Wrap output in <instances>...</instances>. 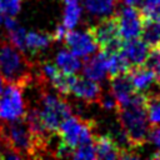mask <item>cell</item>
<instances>
[{
	"label": "cell",
	"mask_w": 160,
	"mask_h": 160,
	"mask_svg": "<svg viewBox=\"0 0 160 160\" xmlns=\"http://www.w3.org/2000/svg\"><path fill=\"white\" fill-rule=\"evenodd\" d=\"M148 95L136 92L134 100L122 108L116 109L119 126L125 134L130 146L136 149L145 144L150 131V122L146 112Z\"/></svg>",
	"instance_id": "1"
},
{
	"label": "cell",
	"mask_w": 160,
	"mask_h": 160,
	"mask_svg": "<svg viewBox=\"0 0 160 160\" xmlns=\"http://www.w3.org/2000/svg\"><path fill=\"white\" fill-rule=\"evenodd\" d=\"M0 141L5 145L6 150H11L21 158L40 156V152L46 151L49 148V140L36 138L24 118L0 122Z\"/></svg>",
	"instance_id": "2"
},
{
	"label": "cell",
	"mask_w": 160,
	"mask_h": 160,
	"mask_svg": "<svg viewBox=\"0 0 160 160\" xmlns=\"http://www.w3.org/2000/svg\"><path fill=\"white\" fill-rule=\"evenodd\" d=\"M0 76L8 84H16L22 88L29 86L34 80L32 65L25 52L4 39H0Z\"/></svg>",
	"instance_id": "3"
},
{
	"label": "cell",
	"mask_w": 160,
	"mask_h": 160,
	"mask_svg": "<svg viewBox=\"0 0 160 160\" xmlns=\"http://www.w3.org/2000/svg\"><path fill=\"white\" fill-rule=\"evenodd\" d=\"M40 120L48 132H56L64 119L72 114L69 102L56 94L41 91L39 108L36 109Z\"/></svg>",
	"instance_id": "4"
},
{
	"label": "cell",
	"mask_w": 160,
	"mask_h": 160,
	"mask_svg": "<svg viewBox=\"0 0 160 160\" xmlns=\"http://www.w3.org/2000/svg\"><path fill=\"white\" fill-rule=\"evenodd\" d=\"M94 122L90 120H84L78 116H68L62 120L58 129L60 141L68 146L69 149L74 150L78 145L94 142L95 135L92 134Z\"/></svg>",
	"instance_id": "5"
},
{
	"label": "cell",
	"mask_w": 160,
	"mask_h": 160,
	"mask_svg": "<svg viewBox=\"0 0 160 160\" xmlns=\"http://www.w3.org/2000/svg\"><path fill=\"white\" fill-rule=\"evenodd\" d=\"M22 86L8 84L0 91V121H14L22 119L26 109Z\"/></svg>",
	"instance_id": "6"
},
{
	"label": "cell",
	"mask_w": 160,
	"mask_h": 160,
	"mask_svg": "<svg viewBox=\"0 0 160 160\" xmlns=\"http://www.w3.org/2000/svg\"><path fill=\"white\" fill-rule=\"evenodd\" d=\"M99 49L105 52H114L120 51L122 39L119 32L118 21L115 14L104 19H100L98 24L92 28H89Z\"/></svg>",
	"instance_id": "7"
},
{
	"label": "cell",
	"mask_w": 160,
	"mask_h": 160,
	"mask_svg": "<svg viewBox=\"0 0 160 160\" xmlns=\"http://www.w3.org/2000/svg\"><path fill=\"white\" fill-rule=\"evenodd\" d=\"M119 32L122 40H130L135 38H140L142 25H144V16L140 10L135 6L125 5L118 14H115Z\"/></svg>",
	"instance_id": "8"
},
{
	"label": "cell",
	"mask_w": 160,
	"mask_h": 160,
	"mask_svg": "<svg viewBox=\"0 0 160 160\" xmlns=\"http://www.w3.org/2000/svg\"><path fill=\"white\" fill-rule=\"evenodd\" d=\"M64 41L70 51L79 58H88L95 54L99 49L90 29L82 31H76L74 29L68 30L64 36Z\"/></svg>",
	"instance_id": "9"
},
{
	"label": "cell",
	"mask_w": 160,
	"mask_h": 160,
	"mask_svg": "<svg viewBox=\"0 0 160 160\" xmlns=\"http://www.w3.org/2000/svg\"><path fill=\"white\" fill-rule=\"evenodd\" d=\"M110 88H111V94L116 101L118 109L129 105L136 95V91L131 84V80L128 72L112 76Z\"/></svg>",
	"instance_id": "10"
},
{
	"label": "cell",
	"mask_w": 160,
	"mask_h": 160,
	"mask_svg": "<svg viewBox=\"0 0 160 160\" xmlns=\"http://www.w3.org/2000/svg\"><path fill=\"white\" fill-rule=\"evenodd\" d=\"M82 74L85 78L101 82L108 76V69H106V60H105V52H95L90 56H88L86 61L81 65Z\"/></svg>",
	"instance_id": "11"
},
{
	"label": "cell",
	"mask_w": 160,
	"mask_h": 160,
	"mask_svg": "<svg viewBox=\"0 0 160 160\" xmlns=\"http://www.w3.org/2000/svg\"><path fill=\"white\" fill-rule=\"evenodd\" d=\"M120 51L128 60L130 66H139L144 64V60L149 51V46L140 38H135L122 41Z\"/></svg>",
	"instance_id": "12"
},
{
	"label": "cell",
	"mask_w": 160,
	"mask_h": 160,
	"mask_svg": "<svg viewBox=\"0 0 160 160\" xmlns=\"http://www.w3.org/2000/svg\"><path fill=\"white\" fill-rule=\"evenodd\" d=\"M76 98L86 101V102H98L100 95H101V88L96 81H92L88 78H76L71 91Z\"/></svg>",
	"instance_id": "13"
},
{
	"label": "cell",
	"mask_w": 160,
	"mask_h": 160,
	"mask_svg": "<svg viewBox=\"0 0 160 160\" xmlns=\"http://www.w3.org/2000/svg\"><path fill=\"white\" fill-rule=\"evenodd\" d=\"M128 75L136 92L145 94L154 86L155 82H158L155 75L149 69H146L144 65L132 66V69H129Z\"/></svg>",
	"instance_id": "14"
},
{
	"label": "cell",
	"mask_w": 160,
	"mask_h": 160,
	"mask_svg": "<svg viewBox=\"0 0 160 160\" xmlns=\"http://www.w3.org/2000/svg\"><path fill=\"white\" fill-rule=\"evenodd\" d=\"M96 159H121L122 149L110 135H99L94 138Z\"/></svg>",
	"instance_id": "15"
},
{
	"label": "cell",
	"mask_w": 160,
	"mask_h": 160,
	"mask_svg": "<svg viewBox=\"0 0 160 160\" xmlns=\"http://www.w3.org/2000/svg\"><path fill=\"white\" fill-rule=\"evenodd\" d=\"M81 61L80 58L76 56L74 52H71L70 50L62 49L60 50L56 56H55V66L66 74H76L80 69H81Z\"/></svg>",
	"instance_id": "16"
},
{
	"label": "cell",
	"mask_w": 160,
	"mask_h": 160,
	"mask_svg": "<svg viewBox=\"0 0 160 160\" xmlns=\"http://www.w3.org/2000/svg\"><path fill=\"white\" fill-rule=\"evenodd\" d=\"M84 5L91 16L104 19L115 14L116 0H85Z\"/></svg>",
	"instance_id": "17"
},
{
	"label": "cell",
	"mask_w": 160,
	"mask_h": 160,
	"mask_svg": "<svg viewBox=\"0 0 160 160\" xmlns=\"http://www.w3.org/2000/svg\"><path fill=\"white\" fill-rule=\"evenodd\" d=\"M52 40V36L46 32H39V31H26L25 38V52H39L46 48L50 46Z\"/></svg>",
	"instance_id": "18"
},
{
	"label": "cell",
	"mask_w": 160,
	"mask_h": 160,
	"mask_svg": "<svg viewBox=\"0 0 160 160\" xmlns=\"http://www.w3.org/2000/svg\"><path fill=\"white\" fill-rule=\"evenodd\" d=\"M105 52V51H104ZM105 60H106V69L108 75L110 78L120 74H125L131 68L128 60L124 58L121 51H114V52H105Z\"/></svg>",
	"instance_id": "19"
},
{
	"label": "cell",
	"mask_w": 160,
	"mask_h": 160,
	"mask_svg": "<svg viewBox=\"0 0 160 160\" xmlns=\"http://www.w3.org/2000/svg\"><path fill=\"white\" fill-rule=\"evenodd\" d=\"M140 38L149 48L160 45V24L154 20L144 19Z\"/></svg>",
	"instance_id": "20"
},
{
	"label": "cell",
	"mask_w": 160,
	"mask_h": 160,
	"mask_svg": "<svg viewBox=\"0 0 160 160\" xmlns=\"http://www.w3.org/2000/svg\"><path fill=\"white\" fill-rule=\"evenodd\" d=\"M75 79H76V76L74 74H66L58 69V71L51 76V79L49 81L59 94L68 95L71 91V86H72Z\"/></svg>",
	"instance_id": "21"
},
{
	"label": "cell",
	"mask_w": 160,
	"mask_h": 160,
	"mask_svg": "<svg viewBox=\"0 0 160 160\" xmlns=\"http://www.w3.org/2000/svg\"><path fill=\"white\" fill-rule=\"evenodd\" d=\"M65 9L62 14V25L68 29H75L76 25L80 22L81 15H82V9L79 5V2H65Z\"/></svg>",
	"instance_id": "22"
},
{
	"label": "cell",
	"mask_w": 160,
	"mask_h": 160,
	"mask_svg": "<svg viewBox=\"0 0 160 160\" xmlns=\"http://www.w3.org/2000/svg\"><path fill=\"white\" fill-rule=\"evenodd\" d=\"M142 65L155 75L158 81L160 80V45L149 48Z\"/></svg>",
	"instance_id": "23"
},
{
	"label": "cell",
	"mask_w": 160,
	"mask_h": 160,
	"mask_svg": "<svg viewBox=\"0 0 160 160\" xmlns=\"http://www.w3.org/2000/svg\"><path fill=\"white\" fill-rule=\"evenodd\" d=\"M148 102H146V112L148 119L151 125H160V98L155 94H146Z\"/></svg>",
	"instance_id": "24"
},
{
	"label": "cell",
	"mask_w": 160,
	"mask_h": 160,
	"mask_svg": "<svg viewBox=\"0 0 160 160\" xmlns=\"http://www.w3.org/2000/svg\"><path fill=\"white\" fill-rule=\"evenodd\" d=\"M71 158L75 159H96V152H95V146L94 142H88V144H81L78 145L71 154Z\"/></svg>",
	"instance_id": "25"
},
{
	"label": "cell",
	"mask_w": 160,
	"mask_h": 160,
	"mask_svg": "<svg viewBox=\"0 0 160 160\" xmlns=\"http://www.w3.org/2000/svg\"><path fill=\"white\" fill-rule=\"evenodd\" d=\"M22 0H0V10L6 16H15L21 9Z\"/></svg>",
	"instance_id": "26"
},
{
	"label": "cell",
	"mask_w": 160,
	"mask_h": 160,
	"mask_svg": "<svg viewBox=\"0 0 160 160\" xmlns=\"http://www.w3.org/2000/svg\"><path fill=\"white\" fill-rule=\"evenodd\" d=\"M98 102L105 109V110H112V109H118V105H116V101L112 96V94H108V92H101Z\"/></svg>",
	"instance_id": "27"
},
{
	"label": "cell",
	"mask_w": 160,
	"mask_h": 160,
	"mask_svg": "<svg viewBox=\"0 0 160 160\" xmlns=\"http://www.w3.org/2000/svg\"><path fill=\"white\" fill-rule=\"evenodd\" d=\"M148 140H150V142L160 151V125H154V128L150 129Z\"/></svg>",
	"instance_id": "28"
},
{
	"label": "cell",
	"mask_w": 160,
	"mask_h": 160,
	"mask_svg": "<svg viewBox=\"0 0 160 160\" xmlns=\"http://www.w3.org/2000/svg\"><path fill=\"white\" fill-rule=\"evenodd\" d=\"M66 31H68V29L64 25H58L56 29H55V31H54V34L51 35L52 36V40L54 41H62Z\"/></svg>",
	"instance_id": "29"
},
{
	"label": "cell",
	"mask_w": 160,
	"mask_h": 160,
	"mask_svg": "<svg viewBox=\"0 0 160 160\" xmlns=\"http://www.w3.org/2000/svg\"><path fill=\"white\" fill-rule=\"evenodd\" d=\"M122 1H124L125 5H130V6H135V8H138L139 5L142 4L144 0H122Z\"/></svg>",
	"instance_id": "30"
},
{
	"label": "cell",
	"mask_w": 160,
	"mask_h": 160,
	"mask_svg": "<svg viewBox=\"0 0 160 160\" xmlns=\"http://www.w3.org/2000/svg\"><path fill=\"white\" fill-rule=\"evenodd\" d=\"M5 18H6V15L0 10V26L4 24V20H5Z\"/></svg>",
	"instance_id": "31"
},
{
	"label": "cell",
	"mask_w": 160,
	"mask_h": 160,
	"mask_svg": "<svg viewBox=\"0 0 160 160\" xmlns=\"http://www.w3.org/2000/svg\"><path fill=\"white\" fill-rule=\"evenodd\" d=\"M158 98H160V80L158 81V94H156Z\"/></svg>",
	"instance_id": "32"
},
{
	"label": "cell",
	"mask_w": 160,
	"mask_h": 160,
	"mask_svg": "<svg viewBox=\"0 0 160 160\" xmlns=\"http://www.w3.org/2000/svg\"><path fill=\"white\" fill-rule=\"evenodd\" d=\"M2 88H4V80H2L1 76H0V91L2 90Z\"/></svg>",
	"instance_id": "33"
},
{
	"label": "cell",
	"mask_w": 160,
	"mask_h": 160,
	"mask_svg": "<svg viewBox=\"0 0 160 160\" xmlns=\"http://www.w3.org/2000/svg\"><path fill=\"white\" fill-rule=\"evenodd\" d=\"M65 2H79L80 0H64Z\"/></svg>",
	"instance_id": "34"
}]
</instances>
